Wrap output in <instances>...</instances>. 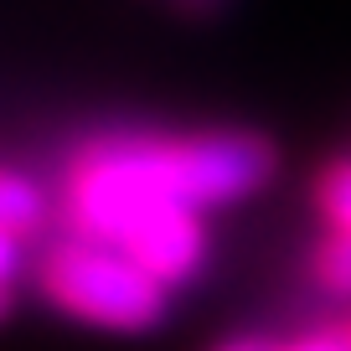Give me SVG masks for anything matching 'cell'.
Instances as JSON below:
<instances>
[{
    "mask_svg": "<svg viewBox=\"0 0 351 351\" xmlns=\"http://www.w3.org/2000/svg\"><path fill=\"white\" fill-rule=\"evenodd\" d=\"M279 171V150L263 130H202V134H109L73 155L67 212L73 228L130 207L207 212L253 197Z\"/></svg>",
    "mask_w": 351,
    "mask_h": 351,
    "instance_id": "cell-1",
    "label": "cell"
},
{
    "mask_svg": "<svg viewBox=\"0 0 351 351\" xmlns=\"http://www.w3.org/2000/svg\"><path fill=\"white\" fill-rule=\"evenodd\" d=\"M36 285H42L47 305L67 310L99 330H119V336L160 330L171 315V289L155 285L124 253L104 248L93 238L57 243L36 269Z\"/></svg>",
    "mask_w": 351,
    "mask_h": 351,
    "instance_id": "cell-2",
    "label": "cell"
},
{
    "mask_svg": "<svg viewBox=\"0 0 351 351\" xmlns=\"http://www.w3.org/2000/svg\"><path fill=\"white\" fill-rule=\"evenodd\" d=\"M42 217H47V191L36 186L32 176L5 171V165H0V232L26 238Z\"/></svg>",
    "mask_w": 351,
    "mask_h": 351,
    "instance_id": "cell-3",
    "label": "cell"
},
{
    "mask_svg": "<svg viewBox=\"0 0 351 351\" xmlns=\"http://www.w3.org/2000/svg\"><path fill=\"white\" fill-rule=\"evenodd\" d=\"M315 202L326 212L330 232H346V222H351V165H346V155H330L326 160V171L315 181Z\"/></svg>",
    "mask_w": 351,
    "mask_h": 351,
    "instance_id": "cell-4",
    "label": "cell"
},
{
    "mask_svg": "<svg viewBox=\"0 0 351 351\" xmlns=\"http://www.w3.org/2000/svg\"><path fill=\"white\" fill-rule=\"evenodd\" d=\"M315 269H320V285H326L330 295H346L351 289V243H346V232H330V238L320 243Z\"/></svg>",
    "mask_w": 351,
    "mask_h": 351,
    "instance_id": "cell-5",
    "label": "cell"
},
{
    "mask_svg": "<svg viewBox=\"0 0 351 351\" xmlns=\"http://www.w3.org/2000/svg\"><path fill=\"white\" fill-rule=\"evenodd\" d=\"M16 274H21V238L0 232V289H16Z\"/></svg>",
    "mask_w": 351,
    "mask_h": 351,
    "instance_id": "cell-6",
    "label": "cell"
},
{
    "mask_svg": "<svg viewBox=\"0 0 351 351\" xmlns=\"http://www.w3.org/2000/svg\"><path fill=\"white\" fill-rule=\"evenodd\" d=\"M274 351H346V336L341 330H320V336H305L295 346H274Z\"/></svg>",
    "mask_w": 351,
    "mask_h": 351,
    "instance_id": "cell-7",
    "label": "cell"
},
{
    "mask_svg": "<svg viewBox=\"0 0 351 351\" xmlns=\"http://www.w3.org/2000/svg\"><path fill=\"white\" fill-rule=\"evenodd\" d=\"M171 5H176L181 16H191V21H207V16H217L228 0H171Z\"/></svg>",
    "mask_w": 351,
    "mask_h": 351,
    "instance_id": "cell-8",
    "label": "cell"
},
{
    "mask_svg": "<svg viewBox=\"0 0 351 351\" xmlns=\"http://www.w3.org/2000/svg\"><path fill=\"white\" fill-rule=\"evenodd\" d=\"M212 351H274V341H263V336H232V341H217Z\"/></svg>",
    "mask_w": 351,
    "mask_h": 351,
    "instance_id": "cell-9",
    "label": "cell"
},
{
    "mask_svg": "<svg viewBox=\"0 0 351 351\" xmlns=\"http://www.w3.org/2000/svg\"><path fill=\"white\" fill-rule=\"evenodd\" d=\"M16 315V289H0V326Z\"/></svg>",
    "mask_w": 351,
    "mask_h": 351,
    "instance_id": "cell-10",
    "label": "cell"
}]
</instances>
